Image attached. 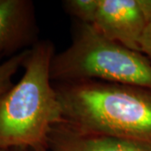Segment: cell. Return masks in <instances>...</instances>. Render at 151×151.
Here are the masks:
<instances>
[{
  "instance_id": "obj_10",
  "label": "cell",
  "mask_w": 151,
  "mask_h": 151,
  "mask_svg": "<svg viewBox=\"0 0 151 151\" xmlns=\"http://www.w3.org/2000/svg\"><path fill=\"white\" fill-rule=\"evenodd\" d=\"M139 4L143 11L148 24H151V0H139Z\"/></svg>"
},
{
  "instance_id": "obj_11",
  "label": "cell",
  "mask_w": 151,
  "mask_h": 151,
  "mask_svg": "<svg viewBox=\"0 0 151 151\" xmlns=\"http://www.w3.org/2000/svg\"><path fill=\"white\" fill-rule=\"evenodd\" d=\"M29 151H51L48 149V147H39L35 149H29Z\"/></svg>"
},
{
  "instance_id": "obj_7",
  "label": "cell",
  "mask_w": 151,
  "mask_h": 151,
  "mask_svg": "<svg viewBox=\"0 0 151 151\" xmlns=\"http://www.w3.org/2000/svg\"><path fill=\"white\" fill-rule=\"evenodd\" d=\"M29 50L7 58L5 60L0 58V96L14 85L12 78L19 69L23 66V63L29 53Z\"/></svg>"
},
{
  "instance_id": "obj_4",
  "label": "cell",
  "mask_w": 151,
  "mask_h": 151,
  "mask_svg": "<svg viewBox=\"0 0 151 151\" xmlns=\"http://www.w3.org/2000/svg\"><path fill=\"white\" fill-rule=\"evenodd\" d=\"M92 25L111 40L140 51L148 24L139 0H97Z\"/></svg>"
},
{
  "instance_id": "obj_6",
  "label": "cell",
  "mask_w": 151,
  "mask_h": 151,
  "mask_svg": "<svg viewBox=\"0 0 151 151\" xmlns=\"http://www.w3.org/2000/svg\"><path fill=\"white\" fill-rule=\"evenodd\" d=\"M47 147L51 151H151L150 146L110 135L77 132L63 124L50 130Z\"/></svg>"
},
{
  "instance_id": "obj_2",
  "label": "cell",
  "mask_w": 151,
  "mask_h": 151,
  "mask_svg": "<svg viewBox=\"0 0 151 151\" xmlns=\"http://www.w3.org/2000/svg\"><path fill=\"white\" fill-rule=\"evenodd\" d=\"M55 45L40 40L29 50L21 79L0 96V149L47 147L50 130L61 124L62 110L51 80Z\"/></svg>"
},
{
  "instance_id": "obj_3",
  "label": "cell",
  "mask_w": 151,
  "mask_h": 151,
  "mask_svg": "<svg viewBox=\"0 0 151 151\" xmlns=\"http://www.w3.org/2000/svg\"><path fill=\"white\" fill-rule=\"evenodd\" d=\"M50 76L54 83L100 81L151 90L150 60L79 21L70 45L53 57Z\"/></svg>"
},
{
  "instance_id": "obj_1",
  "label": "cell",
  "mask_w": 151,
  "mask_h": 151,
  "mask_svg": "<svg viewBox=\"0 0 151 151\" xmlns=\"http://www.w3.org/2000/svg\"><path fill=\"white\" fill-rule=\"evenodd\" d=\"M61 124L151 147V90L100 81L54 83Z\"/></svg>"
},
{
  "instance_id": "obj_5",
  "label": "cell",
  "mask_w": 151,
  "mask_h": 151,
  "mask_svg": "<svg viewBox=\"0 0 151 151\" xmlns=\"http://www.w3.org/2000/svg\"><path fill=\"white\" fill-rule=\"evenodd\" d=\"M31 0H0V58L32 48L40 40Z\"/></svg>"
},
{
  "instance_id": "obj_8",
  "label": "cell",
  "mask_w": 151,
  "mask_h": 151,
  "mask_svg": "<svg viewBox=\"0 0 151 151\" xmlns=\"http://www.w3.org/2000/svg\"><path fill=\"white\" fill-rule=\"evenodd\" d=\"M65 9L77 21L92 24L97 6V0H66L63 2Z\"/></svg>"
},
{
  "instance_id": "obj_13",
  "label": "cell",
  "mask_w": 151,
  "mask_h": 151,
  "mask_svg": "<svg viewBox=\"0 0 151 151\" xmlns=\"http://www.w3.org/2000/svg\"><path fill=\"white\" fill-rule=\"evenodd\" d=\"M0 151H9V150H1V149H0Z\"/></svg>"
},
{
  "instance_id": "obj_12",
  "label": "cell",
  "mask_w": 151,
  "mask_h": 151,
  "mask_svg": "<svg viewBox=\"0 0 151 151\" xmlns=\"http://www.w3.org/2000/svg\"><path fill=\"white\" fill-rule=\"evenodd\" d=\"M9 151H29V149L27 148H14V149H11Z\"/></svg>"
},
{
  "instance_id": "obj_9",
  "label": "cell",
  "mask_w": 151,
  "mask_h": 151,
  "mask_svg": "<svg viewBox=\"0 0 151 151\" xmlns=\"http://www.w3.org/2000/svg\"><path fill=\"white\" fill-rule=\"evenodd\" d=\"M140 51L151 60V24H148L140 41Z\"/></svg>"
}]
</instances>
